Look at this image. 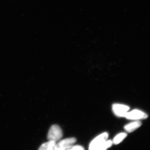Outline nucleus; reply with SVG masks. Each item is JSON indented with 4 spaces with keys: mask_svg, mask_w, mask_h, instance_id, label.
I'll return each mask as SVG.
<instances>
[{
    "mask_svg": "<svg viewBox=\"0 0 150 150\" xmlns=\"http://www.w3.org/2000/svg\"><path fill=\"white\" fill-rule=\"evenodd\" d=\"M63 137V132L61 127L57 125L51 126L48 131L47 138L49 141L57 142L61 139Z\"/></svg>",
    "mask_w": 150,
    "mask_h": 150,
    "instance_id": "1",
    "label": "nucleus"
},
{
    "mask_svg": "<svg viewBox=\"0 0 150 150\" xmlns=\"http://www.w3.org/2000/svg\"><path fill=\"white\" fill-rule=\"evenodd\" d=\"M142 122L139 121H134L126 124V126H124V128L126 131L131 133L139 128L140 126H142Z\"/></svg>",
    "mask_w": 150,
    "mask_h": 150,
    "instance_id": "6",
    "label": "nucleus"
},
{
    "mask_svg": "<svg viewBox=\"0 0 150 150\" xmlns=\"http://www.w3.org/2000/svg\"><path fill=\"white\" fill-rule=\"evenodd\" d=\"M113 144L111 140H108L105 141L104 143H103L102 144L100 145L98 150H105L107 149L108 148L110 147Z\"/></svg>",
    "mask_w": 150,
    "mask_h": 150,
    "instance_id": "9",
    "label": "nucleus"
},
{
    "mask_svg": "<svg viewBox=\"0 0 150 150\" xmlns=\"http://www.w3.org/2000/svg\"><path fill=\"white\" fill-rule=\"evenodd\" d=\"M56 142L53 141H49L46 143H43L38 149L39 150H54Z\"/></svg>",
    "mask_w": 150,
    "mask_h": 150,
    "instance_id": "7",
    "label": "nucleus"
},
{
    "mask_svg": "<svg viewBox=\"0 0 150 150\" xmlns=\"http://www.w3.org/2000/svg\"><path fill=\"white\" fill-rule=\"evenodd\" d=\"M125 117L130 120H140L146 119L148 115L145 112L138 110H132L131 112H127Z\"/></svg>",
    "mask_w": 150,
    "mask_h": 150,
    "instance_id": "5",
    "label": "nucleus"
},
{
    "mask_svg": "<svg viewBox=\"0 0 150 150\" xmlns=\"http://www.w3.org/2000/svg\"><path fill=\"white\" fill-rule=\"evenodd\" d=\"M69 150H84V148L82 146L80 145H76V146H72L70 147Z\"/></svg>",
    "mask_w": 150,
    "mask_h": 150,
    "instance_id": "10",
    "label": "nucleus"
},
{
    "mask_svg": "<svg viewBox=\"0 0 150 150\" xmlns=\"http://www.w3.org/2000/svg\"><path fill=\"white\" fill-rule=\"evenodd\" d=\"M76 142L75 138H69L64 139L56 144L54 150H68Z\"/></svg>",
    "mask_w": 150,
    "mask_h": 150,
    "instance_id": "3",
    "label": "nucleus"
},
{
    "mask_svg": "<svg viewBox=\"0 0 150 150\" xmlns=\"http://www.w3.org/2000/svg\"><path fill=\"white\" fill-rule=\"evenodd\" d=\"M127 134L125 133H121L117 134L112 141L114 144H118L121 143L127 137Z\"/></svg>",
    "mask_w": 150,
    "mask_h": 150,
    "instance_id": "8",
    "label": "nucleus"
},
{
    "mask_svg": "<svg viewBox=\"0 0 150 150\" xmlns=\"http://www.w3.org/2000/svg\"><path fill=\"white\" fill-rule=\"evenodd\" d=\"M108 137V134L107 132H104L97 136L91 142L89 150H98L100 146L107 140Z\"/></svg>",
    "mask_w": 150,
    "mask_h": 150,
    "instance_id": "2",
    "label": "nucleus"
},
{
    "mask_svg": "<svg viewBox=\"0 0 150 150\" xmlns=\"http://www.w3.org/2000/svg\"><path fill=\"white\" fill-rule=\"evenodd\" d=\"M129 108V106L124 105L114 104L112 105V111L118 117H125Z\"/></svg>",
    "mask_w": 150,
    "mask_h": 150,
    "instance_id": "4",
    "label": "nucleus"
}]
</instances>
